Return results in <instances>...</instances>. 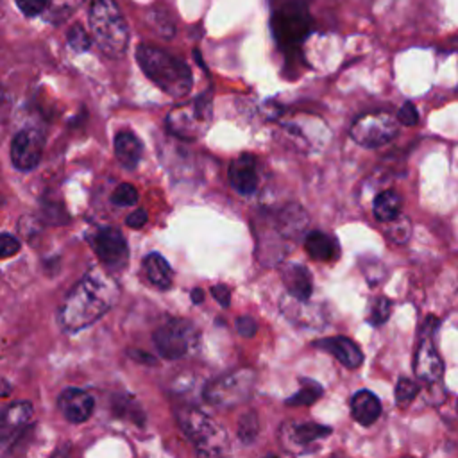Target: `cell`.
<instances>
[{
    "label": "cell",
    "mask_w": 458,
    "mask_h": 458,
    "mask_svg": "<svg viewBox=\"0 0 458 458\" xmlns=\"http://www.w3.org/2000/svg\"><path fill=\"white\" fill-rule=\"evenodd\" d=\"M16 5L25 16L34 18L50 7V0H16Z\"/></svg>",
    "instance_id": "cell-33"
},
{
    "label": "cell",
    "mask_w": 458,
    "mask_h": 458,
    "mask_svg": "<svg viewBox=\"0 0 458 458\" xmlns=\"http://www.w3.org/2000/svg\"><path fill=\"white\" fill-rule=\"evenodd\" d=\"M190 295H191V301H193L195 304H200V302L204 301V292H202L200 288H193Z\"/></svg>",
    "instance_id": "cell-41"
},
{
    "label": "cell",
    "mask_w": 458,
    "mask_h": 458,
    "mask_svg": "<svg viewBox=\"0 0 458 458\" xmlns=\"http://www.w3.org/2000/svg\"><path fill=\"white\" fill-rule=\"evenodd\" d=\"M113 413L116 417H125V419H129L131 422H134L138 426L145 424V413L141 411L138 403L129 395L113 399Z\"/></svg>",
    "instance_id": "cell-26"
},
{
    "label": "cell",
    "mask_w": 458,
    "mask_h": 458,
    "mask_svg": "<svg viewBox=\"0 0 458 458\" xmlns=\"http://www.w3.org/2000/svg\"><path fill=\"white\" fill-rule=\"evenodd\" d=\"M413 370H415V376L426 383H437L442 379L444 361L438 356V352L431 342V336H420L417 351H415Z\"/></svg>",
    "instance_id": "cell-16"
},
{
    "label": "cell",
    "mask_w": 458,
    "mask_h": 458,
    "mask_svg": "<svg viewBox=\"0 0 458 458\" xmlns=\"http://www.w3.org/2000/svg\"><path fill=\"white\" fill-rule=\"evenodd\" d=\"M397 132H399L397 118L386 111L365 113L358 116L349 129L351 138L358 145L369 147V148H376L392 141L397 136Z\"/></svg>",
    "instance_id": "cell-9"
},
{
    "label": "cell",
    "mask_w": 458,
    "mask_h": 458,
    "mask_svg": "<svg viewBox=\"0 0 458 458\" xmlns=\"http://www.w3.org/2000/svg\"><path fill=\"white\" fill-rule=\"evenodd\" d=\"M13 392L11 383L5 377H0V397H7Z\"/></svg>",
    "instance_id": "cell-40"
},
{
    "label": "cell",
    "mask_w": 458,
    "mask_h": 458,
    "mask_svg": "<svg viewBox=\"0 0 458 458\" xmlns=\"http://www.w3.org/2000/svg\"><path fill=\"white\" fill-rule=\"evenodd\" d=\"M82 4V0H50L48 9H52V20H63L66 18L72 11H75L79 5Z\"/></svg>",
    "instance_id": "cell-34"
},
{
    "label": "cell",
    "mask_w": 458,
    "mask_h": 458,
    "mask_svg": "<svg viewBox=\"0 0 458 458\" xmlns=\"http://www.w3.org/2000/svg\"><path fill=\"white\" fill-rule=\"evenodd\" d=\"M147 220H148L147 211H145V209H136V211H132V213L125 218V224H127L129 227H132V229H140V227H143V225L147 224Z\"/></svg>",
    "instance_id": "cell-39"
},
{
    "label": "cell",
    "mask_w": 458,
    "mask_h": 458,
    "mask_svg": "<svg viewBox=\"0 0 458 458\" xmlns=\"http://www.w3.org/2000/svg\"><path fill=\"white\" fill-rule=\"evenodd\" d=\"M93 43L111 59H118L129 47V27L114 0H93L88 11Z\"/></svg>",
    "instance_id": "cell-4"
},
{
    "label": "cell",
    "mask_w": 458,
    "mask_h": 458,
    "mask_svg": "<svg viewBox=\"0 0 458 458\" xmlns=\"http://www.w3.org/2000/svg\"><path fill=\"white\" fill-rule=\"evenodd\" d=\"M259 435V419L256 411H245L238 419V438L243 444H252Z\"/></svg>",
    "instance_id": "cell-28"
},
{
    "label": "cell",
    "mask_w": 458,
    "mask_h": 458,
    "mask_svg": "<svg viewBox=\"0 0 458 458\" xmlns=\"http://www.w3.org/2000/svg\"><path fill=\"white\" fill-rule=\"evenodd\" d=\"M91 36L84 30L82 25L75 23L72 25V29L68 30V45L73 52L81 54V52H86L89 47H91Z\"/></svg>",
    "instance_id": "cell-29"
},
{
    "label": "cell",
    "mask_w": 458,
    "mask_h": 458,
    "mask_svg": "<svg viewBox=\"0 0 458 458\" xmlns=\"http://www.w3.org/2000/svg\"><path fill=\"white\" fill-rule=\"evenodd\" d=\"M386 229H385V236L394 242V243H404L408 242L410 234H411V222L408 216L404 215H397L394 220L385 222Z\"/></svg>",
    "instance_id": "cell-27"
},
{
    "label": "cell",
    "mask_w": 458,
    "mask_h": 458,
    "mask_svg": "<svg viewBox=\"0 0 458 458\" xmlns=\"http://www.w3.org/2000/svg\"><path fill=\"white\" fill-rule=\"evenodd\" d=\"M324 394V388L320 383L310 379V377H304L301 379V388L290 395L286 399V404L288 406H310L313 404L320 395Z\"/></svg>",
    "instance_id": "cell-25"
},
{
    "label": "cell",
    "mask_w": 458,
    "mask_h": 458,
    "mask_svg": "<svg viewBox=\"0 0 458 458\" xmlns=\"http://www.w3.org/2000/svg\"><path fill=\"white\" fill-rule=\"evenodd\" d=\"M283 284L286 286L288 293L301 302H308L313 293V277L311 272L299 263H290L281 270Z\"/></svg>",
    "instance_id": "cell-19"
},
{
    "label": "cell",
    "mask_w": 458,
    "mask_h": 458,
    "mask_svg": "<svg viewBox=\"0 0 458 458\" xmlns=\"http://www.w3.org/2000/svg\"><path fill=\"white\" fill-rule=\"evenodd\" d=\"M229 181L231 186L243 197L256 193L261 181L259 163L256 156L240 154L236 159H233V163L229 165Z\"/></svg>",
    "instance_id": "cell-14"
},
{
    "label": "cell",
    "mask_w": 458,
    "mask_h": 458,
    "mask_svg": "<svg viewBox=\"0 0 458 458\" xmlns=\"http://www.w3.org/2000/svg\"><path fill=\"white\" fill-rule=\"evenodd\" d=\"M152 338L165 360H181L199 345L197 327L184 318H170L154 331Z\"/></svg>",
    "instance_id": "cell-8"
},
{
    "label": "cell",
    "mask_w": 458,
    "mask_h": 458,
    "mask_svg": "<svg viewBox=\"0 0 458 458\" xmlns=\"http://www.w3.org/2000/svg\"><path fill=\"white\" fill-rule=\"evenodd\" d=\"M113 148H114V156H116L118 163L127 170L136 168L138 163L141 161L143 143L131 131H118L114 136V141H113Z\"/></svg>",
    "instance_id": "cell-20"
},
{
    "label": "cell",
    "mask_w": 458,
    "mask_h": 458,
    "mask_svg": "<svg viewBox=\"0 0 458 458\" xmlns=\"http://www.w3.org/2000/svg\"><path fill=\"white\" fill-rule=\"evenodd\" d=\"M143 270H145V276L147 279L157 286V288H170L172 286V279H174V274H172V267L168 265V261L159 254V252H150L143 258Z\"/></svg>",
    "instance_id": "cell-22"
},
{
    "label": "cell",
    "mask_w": 458,
    "mask_h": 458,
    "mask_svg": "<svg viewBox=\"0 0 458 458\" xmlns=\"http://www.w3.org/2000/svg\"><path fill=\"white\" fill-rule=\"evenodd\" d=\"M390 311H392V302H390L386 297H377V299H374V302L370 304L367 320H369L372 326H379V324H383V322L388 320Z\"/></svg>",
    "instance_id": "cell-30"
},
{
    "label": "cell",
    "mask_w": 458,
    "mask_h": 458,
    "mask_svg": "<svg viewBox=\"0 0 458 458\" xmlns=\"http://www.w3.org/2000/svg\"><path fill=\"white\" fill-rule=\"evenodd\" d=\"M331 435L329 426L317 422H295L288 420L279 428V442L290 454H306L318 449L322 438Z\"/></svg>",
    "instance_id": "cell-10"
},
{
    "label": "cell",
    "mask_w": 458,
    "mask_h": 458,
    "mask_svg": "<svg viewBox=\"0 0 458 458\" xmlns=\"http://www.w3.org/2000/svg\"><path fill=\"white\" fill-rule=\"evenodd\" d=\"M211 125V100L206 95L174 107L166 116L168 131L179 140L193 141Z\"/></svg>",
    "instance_id": "cell-6"
},
{
    "label": "cell",
    "mask_w": 458,
    "mask_h": 458,
    "mask_svg": "<svg viewBox=\"0 0 458 458\" xmlns=\"http://www.w3.org/2000/svg\"><path fill=\"white\" fill-rule=\"evenodd\" d=\"M91 249L98 259L114 270H120L129 261V247L123 234L116 227H102L89 238Z\"/></svg>",
    "instance_id": "cell-12"
},
{
    "label": "cell",
    "mask_w": 458,
    "mask_h": 458,
    "mask_svg": "<svg viewBox=\"0 0 458 458\" xmlns=\"http://www.w3.org/2000/svg\"><path fill=\"white\" fill-rule=\"evenodd\" d=\"M313 29V18L308 0H272L270 30L277 48L286 59L301 55L302 43Z\"/></svg>",
    "instance_id": "cell-2"
},
{
    "label": "cell",
    "mask_w": 458,
    "mask_h": 458,
    "mask_svg": "<svg viewBox=\"0 0 458 458\" xmlns=\"http://www.w3.org/2000/svg\"><path fill=\"white\" fill-rule=\"evenodd\" d=\"M45 136L36 127H23L18 131L11 143V161L20 172L34 170L43 156Z\"/></svg>",
    "instance_id": "cell-11"
},
{
    "label": "cell",
    "mask_w": 458,
    "mask_h": 458,
    "mask_svg": "<svg viewBox=\"0 0 458 458\" xmlns=\"http://www.w3.org/2000/svg\"><path fill=\"white\" fill-rule=\"evenodd\" d=\"M310 218L304 208L297 202H288L283 208L277 209V213L272 216V227L283 240H297L301 238L308 229Z\"/></svg>",
    "instance_id": "cell-15"
},
{
    "label": "cell",
    "mask_w": 458,
    "mask_h": 458,
    "mask_svg": "<svg viewBox=\"0 0 458 458\" xmlns=\"http://www.w3.org/2000/svg\"><path fill=\"white\" fill-rule=\"evenodd\" d=\"M256 329H258L256 320H254L250 315H240V317L236 318V331H238V335H242L243 338L254 336V335H256Z\"/></svg>",
    "instance_id": "cell-37"
},
{
    "label": "cell",
    "mask_w": 458,
    "mask_h": 458,
    "mask_svg": "<svg viewBox=\"0 0 458 458\" xmlns=\"http://www.w3.org/2000/svg\"><path fill=\"white\" fill-rule=\"evenodd\" d=\"M120 299L118 283L106 272L91 268L66 295L57 310V322L66 333L81 331L106 315Z\"/></svg>",
    "instance_id": "cell-1"
},
{
    "label": "cell",
    "mask_w": 458,
    "mask_h": 458,
    "mask_svg": "<svg viewBox=\"0 0 458 458\" xmlns=\"http://www.w3.org/2000/svg\"><path fill=\"white\" fill-rule=\"evenodd\" d=\"M397 122H401L403 125H417L419 123V113L417 107L411 102H404L397 113Z\"/></svg>",
    "instance_id": "cell-36"
},
{
    "label": "cell",
    "mask_w": 458,
    "mask_h": 458,
    "mask_svg": "<svg viewBox=\"0 0 458 458\" xmlns=\"http://www.w3.org/2000/svg\"><path fill=\"white\" fill-rule=\"evenodd\" d=\"M20 247H21V243L18 238H14L11 234H0V259L18 254Z\"/></svg>",
    "instance_id": "cell-35"
},
{
    "label": "cell",
    "mask_w": 458,
    "mask_h": 458,
    "mask_svg": "<svg viewBox=\"0 0 458 458\" xmlns=\"http://www.w3.org/2000/svg\"><path fill=\"white\" fill-rule=\"evenodd\" d=\"M136 61L143 73L166 95L182 98L190 93L193 86V75L182 59L159 47L143 43L136 48Z\"/></svg>",
    "instance_id": "cell-3"
},
{
    "label": "cell",
    "mask_w": 458,
    "mask_h": 458,
    "mask_svg": "<svg viewBox=\"0 0 458 458\" xmlns=\"http://www.w3.org/2000/svg\"><path fill=\"white\" fill-rule=\"evenodd\" d=\"M111 199L116 206H132L138 202V190L131 182H122L114 188Z\"/></svg>",
    "instance_id": "cell-32"
},
{
    "label": "cell",
    "mask_w": 458,
    "mask_h": 458,
    "mask_svg": "<svg viewBox=\"0 0 458 458\" xmlns=\"http://www.w3.org/2000/svg\"><path fill=\"white\" fill-rule=\"evenodd\" d=\"M352 419L361 426H372L381 415V401L370 390L356 392L349 401Z\"/></svg>",
    "instance_id": "cell-21"
},
{
    "label": "cell",
    "mask_w": 458,
    "mask_h": 458,
    "mask_svg": "<svg viewBox=\"0 0 458 458\" xmlns=\"http://www.w3.org/2000/svg\"><path fill=\"white\" fill-rule=\"evenodd\" d=\"M57 406L68 422L81 424L91 417L95 408V399L86 390L66 388L57 397Z\"/></svg>",
    "instance_id": "cell-17"
},
{
    "label": "cell",
    "mask_w": 458,
    "mask_h": 458,
    "mask_svg": "<svg viewBox=\"0 0 458 458\" xmlns=\"http://www.w3.org/2000/svg\"><path fill=\"white\" fill-rule=\"evenodd\" d=\"M177 422L182 433L195 445V451L202 456H220L229 447L225 429L197 408L177 410Z\"/></svg>",
    "instance_id": "cell-5"
},
{
    "label": "cell",
    "mask_w": 458,
    "mask_h": 458,
    "mask_svg": "<svg viewBox=\"0 0 458 458\" xmlns=\"http://www.w3.org/2000/svg\"><path fill=\"white\" fill-rule=\"evenodd\" d=\"M0 100H2V89H0Z\"/></svg>",
    "instance_id": "cell-43"
},
{
    "label": "cell",
    "mask_w": 458,
    "mask_h": 458,
    "mask_svg": "<svg viewBox=\"0 0 458 458\" xmlns=\"http://www.w3.org/2000/svg\"><path fill=\"white\" fill-rule=\"evenodd\" d=\"M256 374L250 369L233 370L218 376L204 386V399L220 408H231L243 403L252 394Z\"/></svg>",
    "instance_id": "cell-7"
},
{
    "label": "cell",
    "mask_w": 458,
    "mask_h": 458,
    "mask_svg": "<svg viewBox=\"0 0 458 458\" xmlns=\"http://www.w3.org/2000/svg\"><path fill=\"white\" fill-rule=\"evenodd\" d=\"M131 352H134V354L140 356V358H134V360H138V361H143V363H156V360H152L150 354H143V352H136V351H131Z\"/></svg>",
    "instance_id": "cell-42"
},
{
    "label": "cell",
    "mask_w": 458,
    "mask_h": 458,
    "mask_svg": "<svg viewBox=\"0 0 458 458\" xmlns=\"http://www.w3.org/2000/svg\"><path fill=\"white\" fill-rule=\"evenodd\" d=\"M304 249L308 256L315 261H329L335 259V256L338 254L336 242L322 231L308 233L304 238Z\"/></svg>",
    "instance_id": "cell-23"
},
{
    "label": "cell",
    "mask_w": 458,
    "mask_h": 458,
    "mask_svg": "<svg viewBox=\"0 0 458 458\" xmlns=\"http://www.w3.org/2000/svg\"><path fill=\"white\" fill-rule=\"evenodd\" d=\"M211 295H213L215 301H216L220 306H224V308H227L229 302H231V290H229V286H225V284H213V286H211Z\"/></svg>",
    "instance_id": "cell-38"
},
{
    "label": "cell",
    "mask_w": 458,
    "mask_h": 458,
    "mask_svg": "<svg viewBox=\"0 0 458 458\" xmlns=\"http://www.w3.org/2000/svg\"><path fill=\"white\" fill-rule=\"evenodd\" d=\"M34 406L29 401H18L0 411V449L11 447L30 426Z\"/></svg>",
    "instance_id": "cell-13"
},
{
    "label": "cell",
    "mask_w": 458,
    "mask_h": 458,
    "mask_svg": "<svg viewBox=\"0 0 458 458\" xmlns=\"http://www.w3.org/2000/svg\"><path fill=\"white\" fill-rule=\"evenodd\" d=\"M315 347L333 354L344 367L347 369H358L363 363V352L361 349L347 336H329L313 342Z\"/></svg>",
    "instance_id": "cell-18"
},
{
    "label": "cell",
    "mask_w": 458,
    "mask_h": 458,
    "mask_svg": "<svg viewBox=\"0 0 458 458\" xmlns=\"http://www.w3.org/2000/svg\"><path fill=\"white\" fill-rule=\"evenodd\" d=\"M419 394V386L417 383H413L408 377H401L395 385V401L399 406H404L408 403H411Z\"/></svg>",
    "instance_id": "cell-31"
},
{
    "label": "cell",
    "mask_w": 458,
    "mask_h": 458,
    "mask_svg": "<svg viewBox=\"0 0 458 458\" xmlns=\"http://www.w3.org/2000/svg\"><path fill=\"white\" fill-rule=\"evenodd\" d=\"M401 197L394 190H385L376 195L372 211L379 222H390L401 213Z\"/></svg>",
    "instance_id": "cell-24"
},
{
    "label": "cell",
    "mask_w": 458,
    "mask_h": 458,
    "mask_svg": "<svg viewBox=\"0 0 458 458\" xmlns=\"http://www.w3.org/2000/svg\"><path fill=\"white\" fill-rule=\"evenodd\" d=\"M456 410H458V404H456Z\"/></svg>",
    "instance_id": "cell-44"
}]
</instances>
